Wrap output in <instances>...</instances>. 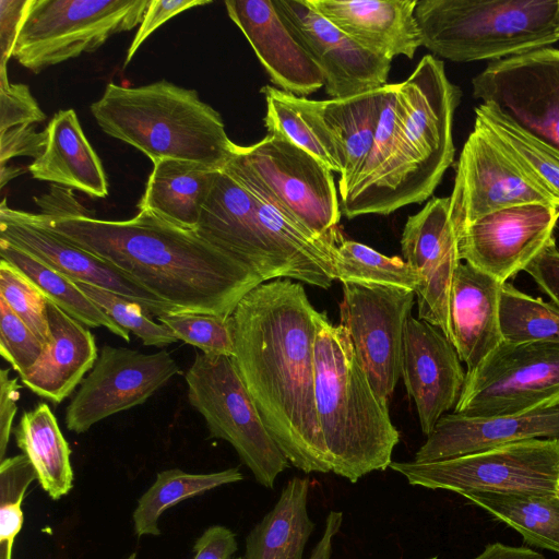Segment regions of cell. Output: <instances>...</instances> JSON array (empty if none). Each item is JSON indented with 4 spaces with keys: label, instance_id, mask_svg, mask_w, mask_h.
Here are the masks:
<instances>
[{
    "label": "cell",
    "instance_id": "18",
    "mask_svg": "<svg viewBox=\"0 0 559 559\" xmlns=\"http://www.w3.org/2000/svg\"><path fill=\"white\" fill-rule=\"evenodd\" d=\"M401 248L405 261L420 276L416 290L418 319L439 328L451 342L450 295L461 259L450 198H432L408 216Z\"/></svg>",
    "mask_w": 559,
    "mask_h": 559
},
{
    "label": "cell",
    "instance_id": "38",
    "mask_svg": "<svg viewBox=\"0 0 559 559\" xmlns=\"http://www.w3.org/2000/svg\"><path fill=\"white\" fill-rule=\"evenodd\" d=\"M499 320L506 342L559 344V307L534 298L509 283L501 287Z\"/></svg>",
    "mask_w": 559,
    "mask_h": 559
},
{
    "label": "cell",
    "instance_id": "35",
    "mask_svg": "<svg viewBox=\"0 0 559 559\" xmlns=\"http://www.w3.org/2000/svg\"><path fill=\"white\" fill-rule=\"evenodd\" d=\"M0 257L21 271L48 301L90 328H105L126 342L130 332L118 325L75 282L56 272L31 254L0 239Z\"/></svg>",
    "mask_w": 559,
    "mask_h": 559
},
{
    "label": "cell",
    "instance_id": "12",
    "mask_svg": "<svg viewBox=\"0 0 559 559\" xmlns=\"http://www.w3.org/2000/svg\"><path fill=\"white\" fill-rule=\"evenodd\" d=\"M473 96L559 153V49L545 47L489 62Z\"/></svg>",
    "mask_w": 559,
    "mask_h": 559
},
{
    "label": "cell",
    "instance_id": "46",
    "mask_svg": "<svg viewBox=\"0 0 559 559\" xmlns=\"http://www.w3.org/2000/svg\"><path fill=\"white\" fill-rule=\"evenodd\" d=\"M211 2L209 0H150L143 20L127 50L124 67L131 62L144 40L162 24L183 11Z\"/></svg>",
    "mask_w": 559,
    "mask_h": 559
},
{
    "label": "cell",
    "instance_id": "51",
    "mask_svg": "<svg viewBox=\"0 0 559 559\" xmlns=\"http://www.w3.org/2000/svg\"><path fill=\"white\" fill-rule=\"evenodd\" d=\"M21 385L10 377L9 369L0 371V462L5 459L7 448L17 411Z\"/></svg>",
    "mask_w": 559,
    "mask_h": 559
},
{
    "label": "cell",
    "instance_id": "40",
    "mask_svg": "<svg viewBox=\"0 0 559 559\" xmlns=\"http://www.w3.org/2000/svg\"><path fill=\"white\" fill-rule=\"evenodd\" d=\"M75 283L108 317L139 337L143 345L162 347L178 341L169 328L154 322L139 304L97 286Z\"/></svg>",
    "mask_w": 559,
    "mask_h": 559
},
{
    "label": "cell",
    "instance_id": "26",
    "mask_svg": "<svg viewBox=\"0 0 559 559\" xmlns=\"http://www.w3.org/2000/svg\"><path fill=\"white\" fill-rule=\"evenodd\" d=\"M50 343L23 376V385L36 395L59 404L81 384L98 357L95 337L83 323L47 302Z\"/></svg>",
    "mask_w": 559,
    "mask_h": 559
},
{
    "label": "cell",
    "instance_id": "55",
    "mask_svg": "<svg viewBox=\"0 0 559 559\" xmlns=\"http://www.w3.org/2000/svg\"><path fill=\"white\" fill-rule=\"evenodd\" d=\"M127 559H136V552H132Z\"/></svg>",
    "mask_w": 559,
    "mask_h": 559
},
{
    "label": "cell",
    "instance_id": "6",
    "mask_svg": "<svg viewBox=\"0 0 559 559\" xmlns=\"http://www.w3.org/2000/svg\"><path fill=\"white\" fill-rule=\"evenodd\" d=\"M559 0H419L423 46L453 62H490L559 40Z\"/></svg>",
    "mask_w": 559,
    "mask_h": 559
},
{
    "label": "cell",
    "instance_id": "20",
    "mask_svg": "<svg viewBox=\"0 0 559 559\" xmlns=\"http://www.w3.org/2000/svg\"><path fill=\"white\" fill-rule=\"evenodd\" d=\"M195 231L249 266L263 282L296 280L294 270L263 229L252 194L223 170L217 173Z\"/></svg>",
    "mask_w": 559,
    "mask_h": 559
},
{
    "label": "cell",
    "instance_id": "34",
    "mask_svg": "<svg viewBox=\"0 0 559 559\" xmlns=\"http://www.w3.org/2000/svg\"><path fill=\"white\" fill-rule=\"evenodd\" d=\"M462 497L515 530L526 544L559 554V495L467 492Z\"/></svg>",
    "mask_w": 559,
    "mask_h": 559
},
{
    "label": "cell",
    "instance_id": "17",
    "mask_svg": "<svg viewBox=\"0 0 559 559\" xmlns=\"http://www.w3.org/2000/svg\"><path fill=\"white\" fill-rule=\"evenodd\" d=\"M559 206L526 203L489 213L459 234V254L465 263L508 283L554 237Z\"/></svg>",
    "mask_w": 559,
    "mask_h": 559
},
{
    "label": "cell",
    "instance_id": "23",
    "mask_svg": "<svg viewBox=\"0 0 559 559\" xmlns=\"http://www.w3.org/2000/svg\"><path fill=\"white\" fill-rule=\"evenodd\" d=\"M531 439H559V407L496 417L444 414L414 461H441Z\"/></svg>",
    "mask_w": 559,
    "mask_h": 559
},
{
    "label": "cell",
    "instance_id": "16",
    "mask_svg": "<svg viewBox=\"0 0 559 559\" xmlns=\"http://www.w3.org/2000/svg\"><path fill=\"white\" fill-rule=\"evenodd\" d=\"M293 37L321 70L331 99L356 96L386 83L391 61L359 46L308 0H272Z\"/></svg>",
    "mask_w": 559,
    "mask_h": 559
},
{
    "label": "cell",
    "instance_id": "43",
    "mask_svg": "<svg viewBox=\"0 0 559 559\" xmlns=\"http://www.w3.org/2000/svg\"><path fill=\"white\" fill-rule=\"evenodd\" d=\"M45 345L0 298V354L19 376L41 357Z\"/></svg>",
    "mask_w": 559,
    "mask_h": 559
},
{
    "label": "cell",
    "instance_id": "21",
    "mask_svg": "<svg viewBox=\"0 0 559 559\" xmlns=\"http://www.w3.org/2000/svg\"><path fill=\"white\" fill-rule=\"evenodd\" d=\"M465 374L459 354L445 334L411 316L403 336L401 377L415 401L424 435L429 436L438 420L455 407Z\"/></svg>",
    "mask_w": 559,
    "mask_h": 559
},
{
    "label": "cell",
    "instance_id": "2",
    "mask_svg": "<svg viewBox=\"0 0 559 559\" xmlns=\"http://www.w3.org/2000/svg\"><path fill=\"white\" fill-rule=\"evenodd\" d=\"M320 316L290 278L260 284L230 316L238 372L281 451L307 474L331 472L314 403Z\"/></svg>",
    "mask_w": 559,
    "mask_h": 559
},
{
    "label": "cell",
    "instance_id": "4",
    "mask_svg": "<svg viewBox=\"0 0 559 559\" xmlns=\"http://www.w3.org/2000/svg\"><path fill=\"white\" fill-rule=\"evenodd\" d=\"M314 403L332 473L357 483L390 466L400 432L388 402L371 385L347 330L326 312L314 342Z\"/></svg>",
    "mask_w": 559,
    "mask_h": 559
},
{
    "label": "cell",
    "instance_id": "47",
    "mask_svg": "<svg viewBox=\"0 0 559 559\" xmlns=\"http://www.w3.org/2000/svg\"><path fill=\"white\" fill-rule=\"evenodd\" d=\"M47 131H36L32 126H20L0 133V165L13 157L37 159L45 151Z\"/></svg>",
    "mask_w": 559,
    "mask_h": 559
},
{
    "label": "cell",
    "instance_id": "10",
    "mask_svg": "<svg viewBox=\"0 0 559 559\" xmlns=\"http://www.w3.org/2000/svg\"><path fill=\"white\" fill-rule=\"evenodd\" d=\"M408 484L467 492L559 495V439H531L457 457L391 462Z\"/></svg>",
    "mask_w": 559,
    "mask_h": 559
},
{
    "label": "cell",
    "instance_id": "42",
    "mask_svg": "<svg viewBox=\"0 0 559 559\" xmlns=\"http://www.w3.org/2000/svg\"><path fill=\"white\" fill-rule=\"evenodd\" d=\"M0 298L45 346L49 345L48 299L21 271L3 259L0 261Z\"/></svg>",
    "mask_w": 559,
    "mask_h": 559
},
{
    "label": "cell",
    "instance_id": "41",
    "mask_svg": "<svg viewBox=\"0 0 559 559\" xmlns=\"http://www.w3.org/2000/svg\"><path fill=\"white\" fill-rule=\"evenodd\" d=\"M157 318L178 341L198 347L201 353L233 357L235 347L230 317L170 311Z\"/></svg>",
    "mask_w": 559,
    "mask_h": 559
},
{
    "label": "cell",
    "instance_id": "50",
    "mask_svg": "<svg viewBox=\"0 0 559 559\" xmlns=\"http://www.w3.org/2000/svg\"><path fill=\"white\" fill-rule=\"evenodd\" d=\"M235 533L223 525L207 527L195 540L193 559H230L237 550Z\"/></svg>",
    "mask_w": 559,
    "mask_h": 559
},
{
    "label": "cell",
    "instance_id": "48",
    "mask_svg": "<svg viewBox=\"0 0 559 559\" xmlns=\"http://www.w3.org/2000/svg\"><path fill=\"white\" fill-rule=\"evenodd\" d=\"M29 0H0V83L9 82L7 64Z\"/></svg>",
    "mask_w": 559,
    "mask_h": 559
},
{
    "label": "cell",
    "instance_id": "36",
    "mask_svg": "<svg viewBox=\"0 0 559 559\" xmlns=\"http://www.w3.org/2000/svg\"><path fill=\"white\" fill-rule=\"evenodd\" d=\"M243 479L238 467L213 473H188L180 468L164 469L155 481L138 499L132 513L134 533L138 537L160 534L158 521L162 514L175 504L217 487Z\"/></svg>",
    "mask_w": 559,
    "mask_h": 559
},
{
    "label": "cell",
    "instance_id": "49",
    "mask_svg": "<svg viewBox=\"0 0 559 559\" xmlns=\"http://www.w3.org/2000/svg\"><path fill=\"white\" fill-rule=\"evenodd\" d=\"M550 300L559 307V249L552 237L524 269Z\"/></svg>",
    "mask_w": 559,
    "mask_h": 559
},
{
    "label": "cell",
    "instance_id": "24",
    "mask_svg": "<svg viewBox=\"0 0 559 559\" xmlns=\"http://www.w3.org/2000/svg\"><path fill=\"white\" fill-rule=\"evenodd\" d=\"M359 46L392 60L412 59L423 46L415 16L418 0H308Z\"/></svg>",
    "mask_w": 559,
    "mask_h": 559
},
{
    "label": "cell",
    "instance_id": "9",
    "mask_svg": "<svg viewBox=\"0 0 559 559\" xmlns=\"http://www.w3.org/2000/svg\"><path fill=\"white\" fill-rule=\"evenodd\" d=\"M148 4L150 0H29L12 57L40 73L139 26Z\"/></svg>",
    "mask_w": 559,
    "mask_h": 559
},
{
    "label": "cell",
    "instance_id": "1",
    "mask_svg": "<svg viewBox=\"0 0 559 559\" xmlns=\"http://www.w3.org/2000/svg\"><path fill=\"white\" fill-rule=\"evenodd\" d=\"M47 228L109 263L174 312L229 318L264 283L249 266L202 238L147 212L126 221L94 217L72 189L53 186L35 198Z\"/></svg>",
    "mask_w": 559,
    "mask_h": 559
},
{
    "label": "cell",
    "instance_id": "31",
    "mask_svg": "<svg viewBox=\"0 0 559 559\" xmlns=\"http://www.w3.org/2000/svg\"><path fill=\"white\" fill-rule=\"evenodd\" d=\"M260 92L266 104L267 134L288 139L340 175V153L323 116L324 100L296 96L271 85L262 86Z\"/></svg>",
    "mask_w": 559,
    "mask_h": 559
},
{
    "label": "cell",
    "instance_id": "53",
    "mask_svg": "<svg viewBox=\"0 0 559 559\" xmlns=\"http://www.w3.org/2000/svg\"><path fill=\"white\" fill-rule=\"evenodd\" d=\"M473 559H547L544 555L526 548L513 547L502 543L488 544L485 549Z\"/></svg>",
    "mask_w": 559,
    "mask_h": 559
},
{
    "label": "cell",
    "instance_id": "19",
    "mask_svg": "<svg viewBox=\"0 0 559 559\" xmlns=\"http://www.w3.org/2000/svg\"><path fill=\"white\" fill-rule=\"evenodd\" d=\"M0 239L73 282L97 286L139 304L148 316L158 317L173 311L169 306L109 263L44 226L35 213L10 207L5 199L0 205Z\"/></svg>",
    "mask_w": 559,
    "mask_h": 559
},
{
    "label": "cell",
    "instance_id": "13",
    "mask_svg": "<svg viewBox=\"0 0 559 559\" xmlns=\"http://www.w3.org/2000/svg\"><path fill=\"white\" fill-rule=\"evenodd\" d=\"M416 293L386 286L343 283L340 324L376 393L391 399L402 376L403 336Z\"/></svg>",
    "mask_w": 559,
    "mask_h": 559
},
{
    "label": "cell",
    "instance_id": "39",
    "mask_svg": "<svg viewBox=\"0 0 559 559\" xmlns=\"http://www.w3.org/2000/svg\"><path fill=\"white\" fill-rule=\"evenodd\" d=\"M35 479L36 472L23 453L0 462V559H12L13 545L24 522L22 503Z\"/></svg>",
    "mask_w": 559,
    "mask_h": 559
},
{
    "label": "cell",
    "instance_id": "44",
    "mask_svg": "<svg viewBox=\"0 0 559 559\" xmlns=\"http://www.w3.org/2000/svg\"><path fill=\"white\" fill-rule=\"evenodd\" d=\"M397 120V84H388L371 150L354 186L369 179L385 162L393 145Z\"/></svg>",
    "mask_w": 559,
    "mask_h": 559
},
{
    "label": "cell",
    "instance_id": "28",
    "mask_svg": "<svg viewBox=\"0 0 559 559\" xmlns=\"http://www.w3.org/2000/svg\"><path fill=\"white\" fill-rule=\"evenodd\" d=\"M138 205L175 226L195 230L217 173L207 165L166 158L153 164Z\"/></svg>",
    "mask_w": 559,
    "mask_h": 559
},
{
    "label": "cell",
    "instance_id": "30",
    "mask_svg": "<svg viewBox=\"0 0 559 559\" xmlns=\"http://www.w3.org/2000/svg\"><path fill=\"white\" fill-rule=\"evenodd\" d=\"M386 85L348 98L324 100L323 116L340 153L341 198L354 186L369 156Z\"/></svg>",
    "mask_w": 559,
    "mask_h": 559
},
{
    "label": "cell",
    "instance_id": "5",
    "mask_svg": "<svg viewBox=\"0 0 559 559\" xmlns=\"http://www.w3.org/2000/svg\"><path fill=\"white\" fill-rule=\"evenodd\" d=\"M90 110L106 134L153 164L174 158L223 170L236 146L217 110L195 90L166 80L133 87L110 82Z\"/></svg>",
    "mask_w": 559,
    "mask_h": 559
},
{
    "label": "cell",
    "instance_id": "15",
    "mask_svg": "<svg viewBox=\"0 0 559 559\" xmlns=\"http://www.w3.org/2000/svg\"><path fill=\"white\" fill-rule=\"evenodd\" d=\"M556 201L474 126L456 164L450 215L459 234L478 218L506 207Z\"/></svg>",
    "mask_w": 559,
    "mask_h": 559
},
{
    "label": "cell",
    "instance_id": "52",
    "mask_svg": "<svg viewBox=\"0 0 559 559\" xmlns=\"http://www.w3.org/2000/svg\"><path fill=\"white\" fill-rule=\"evenodd\" d=\"M343 523L341 511H330L325 519V526L321 538L311 551L309 559H331L333 539Z\"/></svg>",
    "mask_w": 559,
    "mask_h": 559
},
{
    "label": "cell",
    "instance_id": "45",
    "mask_svg": "<svg viewBox=\"0 0 559 559\" xmlns=\"http://www.w3.org/2000/svg\"><path fill=\"white\" fill-rule=\"evenodd\" d=\"M45 112L22 83H0V133L20 126L43 122Z\"/></svg>",
    "mask_w": 559,
    "mask_h": 559
},
{
    "label": "cell",
    "instance_id": "7",
    "mask_svg": "<svg viewBox=\"0 0 559 559\" xmlns=\"http://www.w3.org/2000/svg\"><path fill=\"white\" fill-rule=\"evenodd\" d=\"M223 171L252 181L283 212L313 235L342 242L334 176L322 162L288 139L267 134L237 145Z\"/></svg>",
    "mask_w": 559,
    "mask_h": 559
},
{
    "label": "cell",
    "instance_id": "29",
    "mask_svg": "<svg viewBox=\"0 0 559 559\" xmlns=\"http://www.w3.org/2000/svg\"><path fill=\"white\" fill-rule=\"evenodd\" d=\"M310 480L293 477L273 509L246 537V559H302L316 524L307 510Z\"/></svg>",
    "mask_w": 559,
    "mask_h": 559
},
{
    "label": "cell",
    "instance_id": "3",
    "mask_svg": "<svg viewBox=\"0 0 559 559\" xmlns=\"http://www.w3.org/2000/svg\"><path fill=\"white\" fill-rule=\"evenodd\" d=\"M461 95L443 61L432 55L424 56L397 83L399 120L391 152L369 179L341 198L347 218L388 215L431 197L453 163L452 126Z\"/></svg>",
    "mask_w": 559,
    "mask_h": 559
},
{
    "label": "cell",
    "instance_id": "33",
    "mask_svg": "<svg viewBox=\"0 0 559 559\" xmlns=\"http://www.w3.org/2000/svg\"><path fill=\"white\" fill-rule=\"evenodd\" d=\"M475 127L495 141L507 156L559 206V153L521 129L496 107L479 104Z\"/></svg>",
    "mask_w": 559,
    "mask_h": 559
},
{
    "label": "cell",
    "instance_id": "11",
    "mask_svg": "<svg viewBox=\"0 0 559 559\" xmlns=\"http://www.w3.org/2000/svg\"><path fill=\"white\" fill-rule=\"evenodd\" d=\"M559 407V344L502 341L466 371L454 407L467 417L522 415Z\"/></svg>",
    "mask_w": 559,
    "mask_h": 559
},
{
    "label": "cell",
    "instance_id": "14",
    "mask_svg": "<svg viewBox=\"0 0 559 559\" xmlns=\"http://www.w3.org/2000/svg\"><path fill=\"white\" fill-rule=\"evenodd\" d=\"M179 372L173 356L104 345L66 409V427L86 432L100 420L147 401Z\"/></svg>",
    "mask_w": 559,
    "mask_h": 559
},
{
    "label": "cell",
    "instance_id": "54",
    "mask_svg": "<svg viewBox=\"0 0 559 559\" xmlns=\"http://www.w3.org/2000/svg\"><path fill=\"white\" fill-rule=\"evenodd\" d=\"M0 183L1 188L5 186V183L12 180L14 177L20 176L23 173V169L14 166L0 165Z\"/></svg>",
    "mask_w": 559,
    "mask_h": 559
},
{
    "label": "cell",
    "instance_id": "8",
    "mask_svg": "<svg viewBox=\"0 0 559 559\" xmlns=\"http://www.w3.org/2000/svg\"><path fill=\"white\" fill-rule=\"evenodd\" d=\"M188 400L210 437L227 441L255 480L272 489L288 460L267 431L231 357L197 353L185 374Z\"/></svg>",
    "mask_w": 559,
    "mask_h": 559
},
{
    "label": "cell",
    "instance_id": "27",
    "mask_svg": "<svg viewBox=\"0 0 559 559\" xmlns=\"http://www.w3.org/2000/svg\"><path fill=\"white\" fill-rule=\"evenodd\" d=\"M44 153L28 166L32 177L80 190L94 198L108 195L103 164L84 134L73 109L57 111L46 127Z\"/></svg>",
    "mask_w": 559,
    "mask_h": 559
},
{
    "label": "cell",
    "instance_id": "37",
    "mask_svg": "<svg viewBox=\"0 0 559 559\" xmlns=\"http://www.w3.org/2000/svg\"><path fill=\"white\" fill-rule=\"evenodd\" d=\"M335 280L368 286H386L416 293L420 276L400 257H388L354 241L343 240L334 255Z\"/></svg>",
    "mask_w": 559,
    "mask_h": 559
},
{
    "label": "cell",
    "instance_id": "32",
    "mask_svg": "<svg viewBox=\"0 0 559 559\" xmlns=\"http://www.w3.org/2000/svg\"><path fill=\"white\" fill-rule=\"evenodd\" d=\"M16 445L31 461L37 480L52 500L68 495L73 487L71 449L56 416L46 403L24 412L12 430Z\"/></svg>",
    "mask_w": 559,
    "mask_h": 559
},
{
    "label": "cell",
    "instance_id": "22",
    "mask_svg": "<svg viewBox=\"0 0 559 559\" xmlns=\"http://www.w3.org/2000/svg\"><path fill=\"white\" fill-rule=\"evenodd\" d=\"M225 7L274 87L306 97L324 86L321 70L293 37L272 0H227Z\"/></svg>",
    "mask_w": 559,
    "mask_h": 559
},
{
    "label": "cell",
    "instance_id": "56",
    "mask_svg": "<svg viewBox=\"0 0 559 559\" xmlns=\"http://www.w3.org/2000/svg\"><path fill=\"white\" fill-rule=\"evenodd\" d=\"M558 33H559V13H558Z\"/></svg>",
    "mask_w": 559,
    "mask_h": 559
},
{
    "label": "cell",
    "instance_id": "25",
    "mask_svg": "<svg viewBox=\"0 0 559 559\" xmlns=\"http://www.w3.org/2000/svg\"><path fill=\"white\" fill-rule=\"evenodd\" d=\"M503 284L467 264L455 270L450 295L451 343L467 371L502 341L499 304Z\"/></svg>",
    "mask_w": 559,
    "mask_h": 559
},
{
    "label": "cell",
    "instance_id": "57",
    "mask_svg": "<svg viewBox=\"0 0 559 559\" xmlns=\"http://www.w3.org/2000/svg\"><path fill=\"white\" fill-rule=\"evenodd\" d=\"M428 559H437V557H431V558H428Z\"/></svg>",
    "mask_w": 559,
    "mask_h": 559
}]
</instances>
